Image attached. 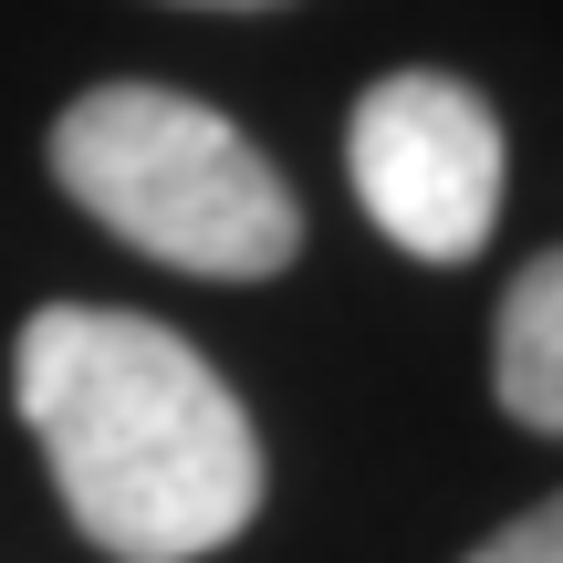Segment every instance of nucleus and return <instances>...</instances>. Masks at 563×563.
Wrapping results in <instances>:
<instances>
[{"instance_id": "1", "label": "nucleus", "mask_w": 563, "mask_h": 563, "mask_svg": "<svg viewBox=\"0 0 563 563\" xmlns=\"http://www.w3.org/2000/svg\"><path fill=\"white\" fill-rule=\"evenodd\" d=\"M21 418L53 460L63 522L115 563H199L262 511V428L188 334L115 302H42L21 323Z\"/></svg>"}, {"instance_id": "2", "label": "nucleus", "mask_w": 563, "mask_h": 563, "mask_svg": "<svg viewBox=\"0 0 563 563\" xmlns=\"http://www.w3.org/2000/svg\"><path fill=\"white\" fill-rule=\"evenodd\" d=\"M53 188L125 251L199 282H272L302 251V199L220 104L95 84L53 115Z\"/></svg>"}, {"instance_id": "3", "label": "nucleus", "mask_w": 563, "mask_h": 563, "mask_svg": "<svg viewBox=\"0 0 563 563\" xmlns=\"http://www.w3.org/2000/svg\"><path fill=\"white\" fill-rule=\"evenodd\" d=\"M344 167H355V199L407 262H470L501 220V188H511V146L501 115L470 95L460 74H407L365 84L355 125H344Z\"/></svg>"}, {"instance_id": "4", "label": "nucleus", "mask_w": 563, "mask_h": 563, "mask_svg": "<svg viewBox=\"0 0 563 563\" xmlns=\"http://www.w3.org/2000/svg\"><path fill=\"white\" fill-rule=\"evenodd\" d=\"M490 397L532 439H563V251L511 272L501 323H490Z\"/></svg>"}, {"instance_id": "5", "label": "nucleus", "mask_w": 563, "mask_h": 563, "mask_svg": "<svg viewBox=\"0 0 563 563\" xmlns=\"http://www.w3.org/2000/svg\"><path fill=\"white\" fill-rule=\"evenodd\" d=\"M470 563H563V490H553L543 511H522V522H501Z\"/></svg>"}, {"instance_id": "6", "label": "nucleus", "mask_w": 563, "mask_h": 563, "mask_svg": "<svg viewBox=\"0 0 563 563\" xmlns=\"http://www.w3.org/2000/svg\"><path fill=\"white\" fill-rule=\"evenodd\" d=\"M188 11H282V0H188Z\"/></svg>"}]
</instances>
